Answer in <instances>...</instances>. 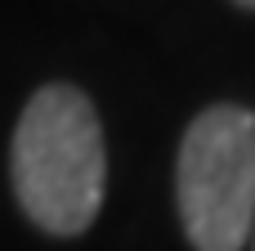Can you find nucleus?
Wrapping results in <instances>:
<instances>
[{
    "label": "nucleus",
    "instance_id": "4",
    "mask_svg": "<svg viewBox=\"0 0 255 251\" xmlns=\"http://www.w3.org/2000/svg\"><path fill=\"white\" fill-rule=\"evenodd\" d=\"M251 243H255V229H251Z\"/></svg>",
    "mask_w": 255,
    "mask_h": 251
},
{
    "label": "nucleus",
    "instance_id": "1",
    "mask_svg": "<svg viewBox=\"0 0 255 251\" xmlns=\"http://www.w3.org/2000/svg\"><path fill=\"white\" fill-rule=\"evenodd\" d=\"M9 180L22 216L49 238H81L108 193V148L99 108L81 85H40L13 126Z\"/></svg>",
    "mask_w": 255,
    "mask_h": 251
},
{
    "label": "nucleus",
    "instance_id": "2",
    "mask_svg": "<svg viewBox=\"0 0 255 251\" xmlns=\"http://www.w3.org/2000/svg\"><path fill=\"white\" fill-rule=\"evenodd\" d=\"M175 207L193 251H242L255 229V112L202 108L175 157Z\"/></svg>",
    "mask_w": 255,
    "mask_h": 251
},
{
    "label": "nucleus",
    "instance_id": "3",
    "mask_svg": "<svg viewBox=\"0 0 255 251\" xmlns=\"http://www.w3.org/2000/svg\"><path fill=\"white\" fill-rule=\"evenodd\" d=\"M233 4H238V9H251V13H255V0H233Z\"/></svg>",
    "mask_w": 255,
    "mask_h": 251
}]
</instances>
